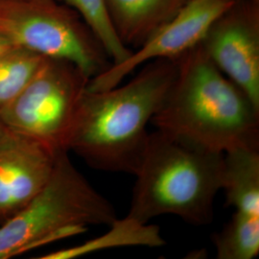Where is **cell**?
Masks as SVG:
<instances>
[{
  "label": "cell",
  "instance_id": "ba28073f",
  "mask_svg": "<svg viewBox=\"0 0 259 259\" xmlns=\"http://www.w3.org/2000/svg\"><path fill=\"white\" fill-rule=\"evenodd\" d=\"M233 0H189L165 24L158 28L131 55L92 78L91 91H105L122 83L141 65L154 60H177L203 40L208 28Z\"/></svg>",
  "mask_w": 259,
  "mask_h": 259
},
{
  "label": "cell",
  "instance_id": "3957f363",
  "mask_svg": "<svg viewBox=\"0 0 259 259\" xmlns=\"http://www.w3.org/2000/svg\"><path fill=\"white\" fill-rule=\"evenodd\" d=\"M223 167L224 154L195 148L158 130L149 134L126 217L147 224L171 214L195 226L210 224Z\"/></svg>",
  "mask_w": 259,
  "mask_h": 259
},
{
  "label": "cell",
  "instance_id": "7a4b0ae2",
  "mask_svg": "<svg viewBox=\"0 0 259 259\" xmlns=\"http://www.w3.org/2000/svg\"><path fill=\"white\" fill-rule=\"evenodd\" d=\"M177 73L151 123L195 148L225 154L259 149V108L198 45L176 60Z\"/></svg>",
  "mask_w": 259,
  "mask_h": 259
},
{
  "label": "cell",
  "instance_id": "52a82bcc",
  "mask_svg": "<svg viewBox=\"0 0 259 259\" xmlns=\"http://www.w3.org/2000/svg\"><path fill=\"white\" fill-rule=\"evenodd\" d=\"M201 46L259 108V2L233 0L213 21Z\"/></svg>",
  "mask_w": 259,
  "mask_h": 259
},
{
  "label": "cell",
  "instance_id": "7c38bea8",
  "mask_svg": "<svg viewBox=\"0 0 259 259\" xmlns=\"http://www.w3.org/2000/svg\"><path fill=\"white\" fill-rule=\"evenodd\" d=\"M110 227L111 231L99 238L73 248L49 252L39 259H73L108 248L126 246L160 247L164 245L159 230L155 226H148L125 217L122 220L117 218Z\"/></svg>",
  "mask_w": 259,
  "mask_h": 259
},
{
  "label": "cell",
  "instance_id": "5bb4252c",
  "mask_svg": "<svg viewBox=\"0 0 259 259\" xmlns=\"http://www.w3.org/2000/svg\"><path fill=\"white\" fill-rule=\"evenodd\" d=\"M45 58L20 47L0 55V109L23 90Z\"/></svg>",
  "mask_w": 259,
  "mask_h": 259
},
{
  "label": "cell",
  "instance_id": "6da1fadb",
  "mask_svg": "<svg viewBox=\"0 0 259 259\" xmlns=\"http://www.w3.org/2000/svg\"><path fill=\"white\" fill-rule=\"evenodd\" d=\"M129 82L105 91L85 89L66 135L65 148L98 170L135 175L147 144V125L166 97L176 60L140 66Z\"/></svg>",
  "mask_w": 259,
  "mask_h": 259
},
{
  "label": "cell",
  "instance_id": "5b68a950",
  "mask_svg": "<svg viewBox=\"0 0 259 259\" xmlns=\"http://www.w3.org/2000/svg\"><path fill=\"white\" fill-rule=\"evenodd\" d=\"M0 24L15 46L69 62L90 80L112 64L83 18L58 0H0Z\"/></svg>",
  "mask_w": 259,
  "mask_h": 259
},
{
  "label": "cell",
  "instance_id": "277c9868",
  "mask_svg": "<svg viewBox=\"0 0 259 259\" xmlns=\"http://www.w3.org/2000/svg\"><path fill=\"white\" fill-rule=\"evenodd\" d=\"M117 219L111 202L77 170L68 152H59L47 185L0 226V259L17 256L51 240Z\"/></svg>",
  "mask_w": 259,
  "mask_h": 259
},
{
  "label": "cell",
  "instance_id": "8992f818",
  "mask_svg": "<svg viewBox=\"0 0 259 259\" xmlns=\"http://www.w3.org/2000/svg\"><path fill=\"white\" fill-rule=\"evenodd\" d=\"M90 78L64 60L45 58L23 90L0 109L9 130L65 151V138Z\"/></svg>",
  "mask_w": 259,
  "mask_h": 259
},
{
  "label": "cell",
  "instance_id": "9a60e30c",
  "mask_svg": "<svg viewBox=\"0 0 259 259\" xmlns=\"http://www.w3.org/2000/svg\"><path fill=\"white\" fill-rule=\"evenodd\" d=\"M74 9L93 30L105 47L111 65L126 60L133 50L125 47L114 33L108 18L104 0H58Z\"/></svg>",
  "mask_w": 259,
  "mask_h": 259
},
{
  "label": "cell",
  "instance_id": "4fadbf2b",
  "mask_svg": "<svg viewBox=\"0 0 259 259\" xmlns=\"http://www.w3.org/2000/svg\"><path fill=\"white\" fill-rule=\"evenodd\" d=\"M219 259H252L259 253V216L235 211L231 221L214 234Z\"/></svg>",
  "mask_w": 259,
  "mask_h": 259
},
{
  "label": "cell",
  "instance_id": "8fae6325",
  "mask_svg": "<svg viewBox=\"0 0 259 259\" xmlns=\"http://www.w3.org/2000/svg\"><path fill=\"white\" fill-rule=\"evenodd\" d=\"M221 190L228 206L259 216V149L237 148L224 154Z\"/></svg>",
  "mask_w": 259,
  "mask_h": 259
},
{
  "label": "cell",
  "instance_id": "30bf717a",
  "mask_svg": "<svg viewBox=\"0 0 259 259\" xmlns=\"http://www.w3.org/2000/svg\"><path fill=\"white\" fill-rule=\"evenodd\" d=\"M189 0H104L111 27L121 42L138 49Z\"/></svg>",
  "mask_w": 259,
  "mask_h": 259
},
{
  "label": "cell",
  "instance_id": "e0dca14e",
  "mask_svg": "<svg viewBox=\"0 0 259 259\" xmlns=\"http://www.w3.org/2000/svg\"><path fill=\"white\" fill-rule=\"evenodd\" d=\"M7 130V127L3 124V122L1 121V119H0V136L1 135H3L4 133H5V131Z\"/></svg>",
  "mask_w": 259,
  "mask_h": 259
},
{
  "label": "cell",
  "instance_id": "2e32d148",
  "mask_svg": "<svg viewBox=\"0 0 259 259\" xmlns=\"http://www.w3.org/2000/svg\"><path fill=\"white\" fill-rule=\"evenodd\" d=\"M15 47L17 46H15L12 39L7 36V34L4 32V30L2 29L0 24V55Z\"/></svg>",
  "mask_w": 259,
  "mask_h": 259
},
{
  "label": "cell",
  "instance_id": "9c48e42d",
  "mask_svg": "<svg viewBox=\"0 0 259 259\" xmlns=\"http://www.w3.org/2000/svg\"><path fill=\"white\" fill-rule=\"evenodd\" d=\"M59 152L8 128L0 136V226L47 185Z\"/></svg>",
  "mask_w": 259,
  "mask_h": 259
},
{
  "label": "cell",
  "instance_id": "ac0fdd59",
  "mask_svg": "<svg viewBox=\"0 0 259 259\" xmlns=\"http://www.w3.org/2000/svg\"><path fill=\"white\" fill-rule=\"evenodd\" d=\"M252 1H254V2H259V0H252Z\"/></svg>",
  "mask_w": 259,
  "mask_h": 259
}]
</instances>
